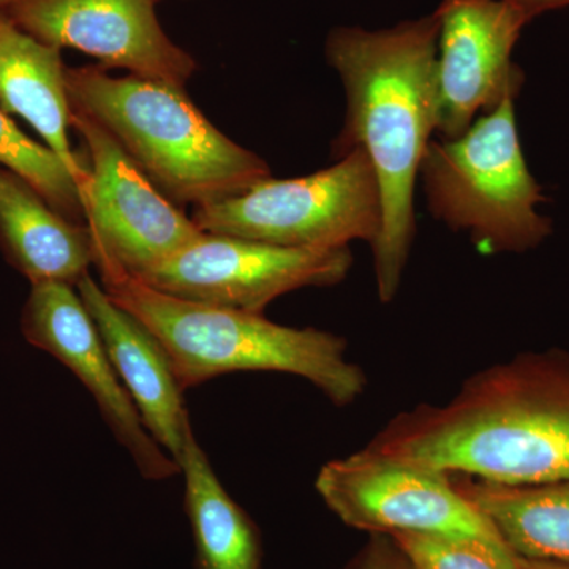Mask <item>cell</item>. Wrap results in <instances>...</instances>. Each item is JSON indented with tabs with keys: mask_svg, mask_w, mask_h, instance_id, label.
Segmentation results:
<instances>
[{
	"mask_svg": "<svg viewBox=\"0 0 569 569\" xmlns=\"http://www.w3.org/2000/svg\"><path fill=\"white\" fill-rule=\"evenodd\" d=\"M348 569H415L389 535H373L372 541Z\"/></svg>",
	"mask_w": 569,
	"mask_h": 569,
	"instance_id": "cell-20",
	"label": "cell"
},
{
	"mask_svg": "<svg viewBox=\"0 0 569 569\" xmlns=\"http://www.w3.org/2000/svg\"><path fill=\"white\" fill-rule=\"evenodd\" d=\"M515 569H569V565L557 561L527 559L515 553Z\"/></svg>",
	"mask_w": 569,
	"mask_h": 569,
	"instance_id": "cell-22",
	"label": "cell"
},
{
	"mask_svg": "<svg viewBox=\"0 0 569 569\" xmlns=\"http://www.w3.org/2000/svg\"><path fill=\"white\" fill-rule=\"evenodd\" d=\"M509 2L529 11L533 18L546 13V11L568 9L569 7V0H509Z\"/></svg>",
	"mask_w": 569,
	"mask_h": 569,
	"instance_id": "cell-21",
	"label": "cell"
},
{
	"mask_svg": "<svg viewBox=\"0 0 569 569\" xmlns=\"http://www.w3.org/2000/svg\"><path fill=\"white\" fill-rule=\"evenodd\" d=\"M316 489L343 523L372 535L417 531L501 539L459 492L451 473L367 447L325 463Z\"/></svg>",
	"mask_w": 569,
	"mask_h": 569,
	"instance_id": "cell-7",
	"label": "cell"
},
{
	"mask_svg": "<svg viewBox=\"0 0 569 569\" xmlns=\"http://www.w3.org/2000/svg\"><path fill=\"white\" fill-rule=\"evenodd\" d=\"M77 290L146 429L178 462L193 429L183 402L186 391L163 347L140 320L112 301L91 272Z\"/></svg>",
	"mask_w": 569,
	"mask_h": 569,
	"instance_id": "cell-13",
	"label": "cell"
},
{
	"mask_svg": "<svg viewBox=\"0 0 569 569\" xmlns=\"http://www.w3.org/2000/svg\"><path fill=\"white\" fill-rule=\"evenodd\" d=\"M452 479L516 556L569 565V479L529 486Z\"/></svg>",
	"mask_w": 569,
	"mask_h": 569,
	"instance_id": "cell-16",
	"label": "cell"
},
{
	"mask_svg": "<svg viewBox=\"0 0 569 569\" xmlns=\"http://www.w3.org/2000/svg\"><path fill=\"white\" fill-rule=\"evenodd\" d=\"M93 266L112 301L157 337L183 391L228 373L279 372L305 378L336 407L366 392L365 370L347 358V340L335 332L163 293L97 247Z\"/></svg>",
	"mask_w": 569,
	"mask_h": 569,
	"instance_id": "cell-3",
	"label": "cell"
},
{
	"mask_svg": "<svg viewBox=\"0 0 569 569\" xmlns=\"http://www.w3.org/2000/svg\"><path fill=\"white\" fill-rule=\"evenodd\" d=\"M415 569H515V552L503 539L470 535H389Z\"/></svg>",
	"mask_w": 569,
	"mask_h": 569,
	"instance_id": "cell-19",
	"label": "cell"
},
{
	"mask_svg": "<svg viewBox=\"0 0 569 569\" xmlns=\"http://www.w3.org/2000/svg\"><path fill=\"white\" fill-rule=\"evenodd\" d=\"M438 20L437 134L452 140L509 92L522 73L512 51L533 17L509 0H441Z\"/></svg>",
	"mask_w": 569,
	"mask_h": 569,
	"instance_id": "cell-10",
	"label": "cell"
},
{
	"mask_svg": "<svg viewBox=\"0 0 569 569\" xmlns=\"http://www.w3.org/2000/svg\"><path fill=\"white\" fill-rule=\"evenodd\" d=\"M326 59L346 91L343 127L332 144L340 159L361 149L380 190V231L372 244L378 298H396L417 233L415 189L437 133L436 13L395 28H337Z\"/></svg>",
	"mask_w": 569,
	"mask_h": 569,
	"instance_id": "cell-1",
	"label": "cell"
},
{
	"mask_svg": "<svg viewBox=\"0 0 569 569\" xmlns=\"http://www.w3.org/2000/svg\"><path fill=\"white\" fill-rule=\"evenodd\" d=\"M186 485L198 569H261V548L252 519L223 488L193 430L178 460Z\"/></svg>",
	"mask_w": 569,
	"mask_h": 569,
	"instance_id": "cell-17",
	"label": "cell"
},
{
	"mask_svg": "<svg viewBox=\"0 0 569 569\" xmlns=\"http://www.w3.org/2000/svg\"><path fill=\"white\" fill-rule=\"evenodd\" d=\"M516 93L478 116L452 140H432L421 164L427 206L482 253H520L541 244L550 222L541 187L527 167L516 126Z\"/></svg>",
	"mask_w": 569,
	"mask_h": 569,
	"instance_id": "cell-5",
	"label": "cell"
},
{
	"mask_svg": "<svg viewBox=\"0 0 569 569\" xmlns=\"http://www.w3.org/2000/svg\"><path fill=\"white\" fill-rule=\"evenodd\" d=\"M11 0H0V7L7 6V3H10Z\"/></svg>",
	"mask_w": 569,
	"mask_h": 569,
	"instance_id": "cell-23",
	"label": "cell"
},
{
	"mask_svg": "<svg viewBox=\"0 0 569 569\" xmlns=\"http://www.w3.org/2000/svg\"><path fill=\"white\" fill-rule=\"evenodd\" d=\"M21 331L31 346L58 359L88 389L104 425L129 452L142 478L167 481L181 475L178 462L146 429L77 287L54 280L32 283L22 309Z\"/></svg>",
	"mask_w": 569,
	"mask_h": 569,
	"instance_id": "cell-11",
	"label": "cell"
},
{
	"mask_svg": "<svg viewBox=\"0 0 569 569\" xmlns=\"http://www.w3.org/2000/svg\"><path fill=\"white\" fill-rule=\"evenodd\" d=\"M61 50L22 31L0 9V108L21 116L67 168L80 194L91 183L84 153L71 148V108Z\"/></svg>",
	"mask_w": 569,
	"mask_h": 569,
	"instance_id": "cell-14",
	"label": "cell"
},
{
	"mask_svg": "<svg viewBox=\"0 0 569 569\" xmlns=\"http://www.w3.org/2000/svg\"><path fill=\"white\" fill-rule=\"evenodd\" d=\"M70 122L91 168L81 200L97 249L141 277L204 233L146 179L99 123L73 110Z\"/></svg>",
	"mask_w": 569,
	"mask_h": 569,
	"instance_id": "cell-9",
	"label": "cell"
},
{
	"mask_svg": "<svg viewBox=\"0 0 569 569\" xmlns=\"http://www.w3.org/2000/svg\"><path fill=\"white\" fill-rule=\"evenodd\" d=\"M366 447L497 485L568 481L569 353L479 370L448 402L397 415Z\"/></svg>",
	"mask_w": 569,
	"mask_h": 569,
	"instance_id": "cell-2",
	"label": "cell"
},
{
	"mask_svg": "<svg viewBox=\"0 0 569 569\" xmlns=\"http://www.w3.org/2000/svg\"><path fill=\"white\" fill-rule=\"evenodd\" d=\"M201 231L293 249L376 241L381 222L376 173L361 149L296 179L268 178L246 192L193 208Z\"/></svg>",
	"mask_w": 569,
	"mask_h": 569,
	"instance_id": "cell-6",
	"label": "cell"
},
{
	"mask_svg": "<svg viewBox=\"0 0 569 569\" xmlns=\"http://www.w3.org/2000/svg\"><path fill=\"white\" fill-rule=\"evenodd\" d=\"M0 164L24 179L61 216L86 223L77 183L47 146L31 140L0 108Z\"/></svg>",
	"mask_w": 569,
	"mask_h": 569,
	"instance_id": "cell-18",
	"label": "cell"
},
{
	"mask_svg": "<svg viewBox=\"0 0 569 569\" xmlns=\"http://www.w3.org/2000/svg\"><path fill=\"white\" fill-rule=\"evenodd\" d=\"M351 266L350 247L293 249L203 233L138 279L189 301L263 313L291 291L342 282Z\"/></svg>",
	"mask_w": 569,
	"mask_h": 569,
	"instance_id": "cell-8",
	"label": "cell"
},
{
	"mask_svg": "<svg viewBox=\"0 0 569 569\" xmlns=\"http://www.w3.org/2000/svg\"><path fill=\"white\" fill-rule=\"evenodd\" d=\"M70 108L111 134L149 182L193 208L271 178L268 163L220 132L186 89L148 78L111 77L102 66L66 70Z\"/></svg>",
	"mask_w": 569,
	"mask_h": 569,
	"instance_id": "cell-4",
	"label": "cell"
},
{
	"mask_svg": "<svg viewBox=\"0 0 569 569\" xmlns=\"http://www.w3.org/2000/svg\"><path fill=\"white\" fill-rule=\"evenodd\" d=\"M0 247L29 282L77 287L96 264L88 223H74L47 203L24 179L0 164Z\"/></svg>",
	"mask_w": 569,
	"mask_h": 569,
	"instance_id": "cell-15",
	"label": "cell"
},
{
	"mask_svg": "<svg viewBox=\"0 0 569 569\" xmlns=\"http://www.w3.org/2000/svg\"><path fill=\"white\" fill-rule=\"evenodd\" d=\"M159 0H11L0 7L18 26L50 47L99 59L104 69L186 89L197 71L156 14Z\"/></svg>",
	"mask_w": 569,
	"mask_h": 569,
	"instance_id": "cell-12",
	"label": "cell"
}]
</instances>
